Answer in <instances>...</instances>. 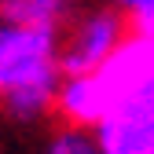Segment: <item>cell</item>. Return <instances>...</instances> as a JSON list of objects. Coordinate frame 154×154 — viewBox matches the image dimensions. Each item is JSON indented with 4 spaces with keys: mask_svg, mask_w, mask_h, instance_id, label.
<instances>
[{
    "mask_svg": "<svg viewBox=\"0 0 154 154\" xmlns=\"http://www.w3.org/2000/svg\"><path fill=\"white\" fill-rule=\"evenodd\" d=\"M132 33L125 11L110 0H95L88 8H77L59 33V70L63 73H88L99 70Z\"/></svg>",
    "mask_w": 154,
    "mask_h": 154,
    "instance_id": "6da1fadb",
    "label": "cell"
},
{
    "mask_svg": "<svg viewBox=\"0 0 154 154\" xmlns=\"http://www.w3.org/2000/svg\"><path fill=\"white\" fill-rule=\"evenodd\" d=\"M59 77V33L0 18V99L15 88L55 85Z\"/></svg>",
    "mask_w": 154,
    "mask_h": 154,
    "instance_id": "7a4b0ae2",
    "label": "cell"
},
{
    "mask_svg": "<svg viewBox=\"0 0 154 154\" xmlns=\"http://www.w3.org/2000/svg\"><path fill=\"white\" fill-rule=\"evenodd\" d=\"M106 88H103V77L99 70H88V73H63L59 77V88H55V110L51 118L59 125H81V128H95L106 118Z\"/></svg>",
    "mask_w": 154,
    "mask_h": 154,
    "instance_id": "3957f363",
    "label": "cell"
},
{
    "mask_svg": "<svg viewBox=\"0 0 154 154\" xmlns=\"http://www.w3.org/2000/svg\"><path fill=\"white\" fill-rule=\"evenodd\" d=\"M95 140L103 154H154V110H106Z\"/></svg>",
    "mask_w": 154,
    "mask_h": 154,
    "instance_id": "277c9868",
    "label": "cell"
},
{
    "mask_svg": "<svg viewBox=\"0 0 154 154\" xmlns=\"http://www.w3.org/2000/svg\"><path fill=\"white\" fill-rule=\"evenodd\" d=\"M73 11H77V0H0V18L18 26L55 29V33H63Z\"/></svg>",
    "mask_w": 154,
    "mask_h": 154,
    "instance_id": "5b68a950",
    "label": "cell"
},
{
    "mask_svg": "<svg viewBox=\"0 0 154 154\" xmlns=\"http://www.w3.org/2000/svg\"><path fill=\"white\" fill-rule=\"evenodd\" d=\"M41 154H103V147H99V140H95V128L59 125V128L48 132Z\"/></svg>",
    "mask_w": 154,
    "mask_h": 154,
    "instance_id": "8992f818",
    "label": "cell"
},
{
    "mask_svg": "<svg viewBox=\"0 0 154 154\" xmlns=\"http://www.w3.org/2000/svg\"><path fill=\"white\" fill-rule=\"evenodd\" d=\"M118 11H125L132 33H154V0H110Z\"/></svg>",
    "mask_w": 154,
    "mask_h": 154,
    "instance_id": "52a82bcc",
    "label": "cell"
}]
</instances>
